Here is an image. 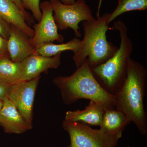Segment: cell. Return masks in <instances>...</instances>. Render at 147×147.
I'll use <instances>...</instances> for the list:
<instances>
[{
  "label": "cell",
  "instance_id": "obj_12",
  "mask_svg": "<svg viewBox=\"0 0 147 147\" xmlns=\"http://www.w3.org/2000/svg\"><path fill=\"white\" fill-rule=\"evenodd\" d=\"M0 16L30 38L33 37L34 30L28 25L24 14L12 1L0 0Z\"/></svg>",
  "mask_w": 147,
  "mask_h": 147
},
{
  "label": "cell",
  "instance_id": "obj_14",
  "mask_svg": "<svg viewBox=\"0 0 147 147\" xmlns=\"http://www.w3.org/2000/svg\"><path fill=\"white\" fill-rule=\"evenodd\" d=\"M131 121L119 110L114 109L105 110L100 125V129L105 133L119 139L123 132Z\"/></svg>",
  "mask_w": 147,
  "mask_h": 147
},
{
  "label": "cell",
  "instance_id": "obj_10",
  "mask_svg": "<svg viewBox=\"0 0 147 147\" xmlns=\"http://www.w3.org/2000/svg\"><path fill=\"white\" fill-rule=\"evenodd\" d=\"M0 126L8 134H23L32 127L7 97L3 99L0 113Z\"/></svg>",
  "mask_w": 147,
  "mask_h": 147
},
{
  "label": "cell",
  "instance_id": "obj_16",
  "mask_svg": "<svg viewBox=\"0 0 147 147\" xmlns=\"http://www.w3.org/2000/svg\"><path fill=\"white\" fill-rule=\"evenodd\" d=\"M147 9V0H119L118 5L113 12L109 14L107 24L123 13L132 11H143Z\"/></svg>",
  "mask_w": 147,
  "mask_h": 147
},
{
  "label": "cell",
  "instance_id": "obj_11",
  "mask_svg": "<svg viewBox=\"0 0 147 147\" xmlns=\"http://www.w3.org/2000/svg\"><path fill=\"white\" fill-rule=\"evenodd\" d=\"M7 43L10 59L14 62L21 63L28 57L36 53L31 43L30 38L11 25Z\"/></svg>",
  "mask_w": 147,
  "mask_h": 147
},
{
  "label": "cell",
  "instance_id": "obj_7",
  "mask_svg": "<svg viewBox=\"0 0 147 147\" xmlns=\"http://www.w3.org/2000/svg\"><path fill=\"white\" fill-rule=\"evenodd\" d=\"M40 76L26 81H18L10 85L7 97L16 106L27 122L32 126L35 96Z\"/></svg>",
  "mask_w": 147,
  "mask_h": 147
},
{
  "label": "cell",
  "instance_id": "obj_6",
  "mask_svg": "<svg viewBox=\"0 0 147 147\" xmlns=\"http://www.w3.org/2000/svg\"><path fill=\"white\" fill-rule=\"evenodd\" d=\"M62 127L70 140L67 147H117L119 139L86 124L64 120Z\"/></svg>",
  "mask_w": 147,
  "mask_h": 147
},
{
  "label": "cell",
  "instance_id": "obj_5",
  "mask_svg": "<svg viewBox=\"0 0 147 147\" xmlns=\"http://www.w3.org/2000/svg\"><path fill=\"white\" fill-rule=\"evenodd\" d=\"M54 12V20L58 30L72 29L76 37H81L79 24L81 22L92 21L96 18L85 0H77L71 5L62 3L59 0H49Z\"/></svg>",
  "mask_w": 147,
  "mask_h": 147
},
{
  "label": "cell",
  "instance_id": "obj_18",
  "mask_svg": "<svg viewBox=\"0 0 147 147\" xmlns=\"http://www.w3.org/2000/svg\"><path fill=\"white\" fill-rule=\"evenodd\" d=\"M21 1L24 9L30 11L33 18L38 22H39L42 16V12L40 7V0H21Z\"/></svg>",
  "mask_w": 147,
  "mask_h": 147
},
{
  "label": "cell",
  "instance_id": "obj_22",
  "mask_svg": "<svg viewBox=\"0 0 147 147\" xmlns=\"http://www.w3.org/2000/svg\"><path fill=\"white\" fill-rule=\"evenodd\" d=\"M11 84L0 79V99H3L7 97L9 89Z\"/></svg>",
  "mask_w": 147,
  "mask_h": 147
},
{
  "label": "cell",
  "instance_id": "obj_25",
  "mask_svg": "<svg viewBox=\"0 0 147 147\" xmlns=\"http://www.w3.org/2000/svg\"><path fill=\"white\" fill-rule=\"evenodd\" d=\"M3 104V99H0V113H1V110L2 108Z\"/></svg>",
  "mask_w": 147,
  "mask_h": 147
},
{
  "label": "cell",
  "instance_id": "obj_9",
  "mask_svg": "<svg viewBox=\"0 0 147 147\" xmlns=\"http://www.w3.org/2000/svg\"><path fill=\"white\" fill-rule=\"evenodd\" d=\"M61 54L47 57L36 53L28 57L20 63V81H30L50 69L58 68L61 64Z\"/></svg>",
  "mask_w": 147,
  "mask_h": 147
},
{
  "label": "cell",
  "instance_id": "obj_1",
  "mask_svg": "<svg viewBox=\"0 0 147 147\" xmlns=\"http://www.w3.org/2000/svg\"><path fill=\"white\" fill-rule=\"evenodd\" d=\"M146 78L144 66L130 58L125 81L119 90L114 95L115 109L133 122L142 135L147 133L146 114L144 103Z\"/></svg>",
  "mask_w": 147,
  "mask_h": 147
},
{
  "label": "cell",
  "instance_id": "obj_24",
  "mask_svg": "<svg viewBox=\"0 0 147 147\" xmlns=\"http://www.w3.org/2000/svg\"><path fill=\"white\" fill-rule=\"evenodd\" d=\"M102 0H99L98 6L97 13H96V17L97 18L100 17V7H101V4H102Z\"/></svg>",
  "mask_w": 147,
  "mask_h": 147
},
{
  "label": "cell",
  "instance_id": "obj_2",
  "mask_svg": "<svg viewBox=\"0 0 147 147\" xmlns=\"http://www.w3.org/2000/svg\"><path fill=\"white\" fill-rule=\"evenodd\" d=\"M53 83L59 90L63 102L66 105L86 99L101 105L105 110L115 108L114 95L108 93L100 86L93 75L87 61L70 76L55 77Z\"/></svg>",
  "mask_w": 147,
  "mask_h": 147
},
{
  "label": "cell",
  "instance_id": "obj_17",
  "mask_svg": "<svg viewBox=\"0 0 147 147\" xmlns=\"http://www.w3.org/2000/svg\"><path fill=\"white\" fill-rule=\"evenodd\" d=\"M20 63L12 61L10 58L0 59V79L13 84L20 81Z\"/></svg>",
  "mask_w": 147,
  "mask_h": 147
},
{
  "label": "cell",
  "instance_id": "obj_21",
  "mask_svg": "<svg viewBox=\"0 0 147 147\" xmlns=\"http://www.w3.org/2000/svg\"><path fill=\"white\" fill-rule=\"evenodd\" d=\"M11 1H12L22 11L25 16L27 24H31L34 23L33 17L28 12H27L26 10L24 9L21 3V0H11Z\"/></svg>",
  "mask_w": 147,
  "mask_h": 147
},
{
  "label": "cell",
  "instance_id": "obj_20",
  "mask_svg": "<svg viewBox=\"0 0 147 147\" xmlns=\"http://www.w3.org/2000/svg\"><path fill=\"white\" fill-rule=\"evenodd\" d=\"M10 58L8 48L7 40L0 36V59Z\"/></svg>",
  "mask_w": 147,
  "mask_h": 147
},
{
  "label": "cell",
  "instance_id": "obj_23",
  "mask_svg": "<svg viewBox=\"0 0 147 147\" xmlns=\"http://www.w3.org/2000/svg\"><path fill=\"white\" fill-rule=\"evenodd\" d=\"M60 1L64 4L65 5H71L75 3V0H59Z\"/></svg>",
  "mask_w": 147,
  "mask_h": 147
},
{
  "label": "cell",
  "instance_id": "obj_15",
  "mask_svg": "<svg viewBox=\"0 0 147 147\" xmlns=\"http://www.w3.org/2000/svg\"><path fill=\"white\" fill-rule=\"evenodd\" d=\"M82 45V40L77 38H74L65 43L55 44L48 42L42 44L36 49L38 54L47 57H52L61 53L64 51L70 50L74 54L78 52Z\"/></svg>",
  "mask_w": 147,
  "mask_h": 147
},
{
  "label": "cell",
  "instance_id": "obj_13",
  "mask_svg": "<svg viewBox=\"0 0 147 147\" xmlns=\"http://www.w3.org/2000/svg\"><path fill=\"white\" fill-rule=\"evenodd\" d=\"M105 109L101 105L92 101L84 110L67 111L65 120L70 122H78L88 125L100 126Z\"/></svg>",
  "mask_w": 147,
  "mask_h": 147
},
{
  "label": "cell",
  "instance_id": "obj_3",
  "mask_svg": "<svg viewBox=\"0 0 147 147\" xmlns=\"http://www.w3.org/2000/svg\"><path fill=\"white\" fill-rule=\"evenodd\" d=\"M109 14L104 13L95 21L82 22L84 38L81 47L72 57L76 68L86 61L91 69L94 68L112 57L118 49L107 40Z\"/></svg>",
  "mask_w": 147,
  "mask_h": 147
},
{
  "label": "cell",
  "instance_id": "obj_19",
  "mask_svg": "<svg viewBox=\"0 0 147 147\" xmlns=\"http://www.w3.org/2000/svg\"><path fill=\"white\" fill-rule=\"evenodd\" d=\"M11 25L0 16V36L7 40L10 34Z\"/></svg>",
  "mask_w": 147,
  "mask_h": 147
},
{
  "label": "cell",
  "instance_id": "obj_8",
  "mask_svg": "<svg viewBox=\"0 0 147 147\" xmlns=\"http://www.w3.org/2000/svg\"><path fill=\"white\" fill-rule=\"evenodd\" d=\"M42 16L38 24L33 26L34 33L30 41L35 49L42 44L57 41L62 42L64 40L63 35L58 33V28L53 16V10L50 2L45 1L40 3Z\"/></svg>",
  "mask_w": 147,
  "mask_h": 147
},
{
  "label": "cell",
  "instance_id": "obj_4",
  "mask_svg": "<svg viewBox=\"0 0 147 147\" xmlns=\"http://www.w3.org/2000/svg\"><path fill=\"white\" fill-rule=\"evenodd\" d=\"M112 29L119 32L121 39L120 47L112 57L91 69L94 78L103 89L108 93L114 95L119 90L126 79L133 45L127 35V27L123 22H115Z\"/></svg>",
  "mask_w": 147,
  "mask_h": 147
}]
</instances>
